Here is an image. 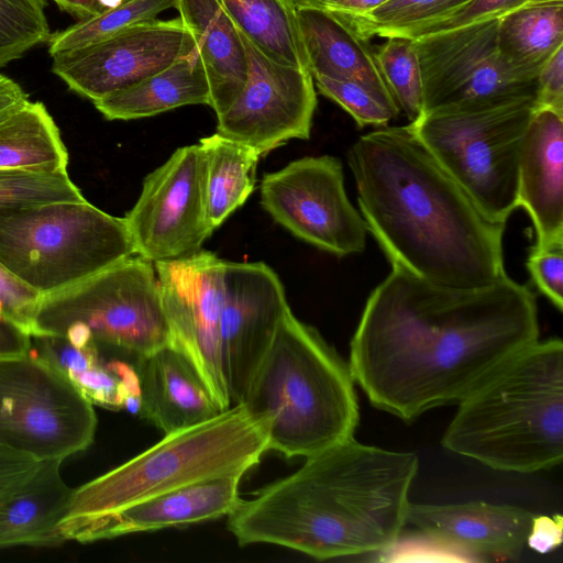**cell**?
<instances>
[{
  "label": "cell",
  "instance_id": "1",
  "mask_svg": "<svg viewBox=\"0 0 563 563\" xmlns=\"http://www.w3.org/2000/svg\"><path fill=\"white\" fill-rule=\"evenodd\" d=\"M369 294L349 366L372 405L404 420L459 402L538 341L533 292L507 274L474 289L391 266Z\"/></svg>",
  "mask_w": 563,
  "mask_h": 563
},
{
  "label": "cell",
  "instance_id": "2",
  "mask_svg": "<svg viewBox=\"0 0 563 563\" xmlns=\"http://www.w3.org/2000/svg\"><path fill=\"white\" fill-rule=\"evenodd\" d=\"M360 212L391 266L461 289L506 275L505 224L483 214L410 126H380L347 151Z\"/></svg>",
  "mask_w": 563,
  "mask_h": 563
},
{
  "label": "cell",
  "instance_id": "3",
  "mask_svg": "<svg viewBox=\"0 0 563 563\" xmlns=\"http://www.w3.org/2000/svg\"><path fill=\"white\" fill-rule=\"evenodd\" d=\"M418 467L412 452L351 438L240 499L228 528L241 545L274 544L317 560L384 553L407 523Z\"/></svg>",
  "mask_w": 563,
  "mask_h": 563
},
{
  "label": "cell",
  "instance_id": "4",
  "mask_svg": "<svg viewBox=\"0 0 563 563\" xmlns=\"http://www.w3.org/2000/svg\"><path fill=\"white\" fill-rule=\"evenodd\" d=\"M442 445L504 472L533 473L561 464L562 341H536L462 398Z\"/></svg>",
  "mask_w": 563,
  "mask_h": 563
},
{
  "label": "cell",
  "instance_id": "5",
  "mask_svg": "<svg viewBox=\"0 0 563 563\" xmlns=\"http://www.w3.org/2000/svg\"><path fill=\"white\" fill-rule=\"evenodd\" d=\"M349 363L291 310L242 399L269 420L268 448L308 457L353 438L360 419Z\"/></svg>",
  "mask_w": 563,
  "mask_h": 563
},
{
  "label": "cell",
  "instance_id": "6",
  "mask_svg": "<svg viewBox=\"0 0 563 563\" xmlns=\"http://www.w3.org/2000/svg\"><path fill=\"white\" fill-rule=\"evenodd\" d=\"M269 420L242 402L168 434L141 454L75 488L59 523L65 541L86 525L202 479L247 473L268 448Z\"/></svg>",
  "mask_w": 563,
  "mask_h": 563
},
{
  "label": "cell",
  "instance_id": "7",
  "mask_svg": "<svg viewBox=\"0 0 563 563\" xmlns=\"http://www.w3.org/2000/svg\"><path fill=\"white\" fill-rule=\"evenodd\" d=\"M134 254L124 219L87 200L0 209V263L41 296Z\"/></svg>",
  "mask_w": 563,
  "mask_h": 563
},
{
  "label": "cell",
  "instance_id": "8",
  "mask_svg": "<svg viewBox=\"0 0 563 563\" xmlns=\"http://www.w3.org/2000/svg\"><path fill=\"white\" fill-rule=\"evenodd\" d=\"M534 97L422 113L408 125L489 220L518 208L519 164Z\"/></svg>",
  "mask_w": 563,
  "mask_h": 563
},
{
  "label": "cell",
  "instance_id": "9",
  "mask_svg": "<svg viewBox=\"0 0 563 563\" xmlns=\"http://www.w3.org/2000/svg\"><path fill=\"white\" fill-rule=\"evenodd\" d=\"M36 335L92 341L135 357L173 344L152 262L132 255L42 296L32 327Z\"/></svg>",
  "mask_w": 563,
  "mask_h": 563
},
{
  "label": "cell",
  "instance_id": "10",
  "mask_svg": "<svg viewBox=\"0 0 563 563\" xmlns=\"http://www.w3.org/2000/svg\"><path fill=\"white\" fill-rule=\"evenodd\" d=\"M93 405L51 362L33 353L0 358V444L38 461L85 451L95 439Z\"/></svg>",
  "mask_w": 563,
  "mask_h": 563
},
{
  "label": "cell",
  "instance_id": "11",
  "mask_svg": "<svg viewBox=\"0 0 563 563\" xmlns=\"http://www.w3.org/2000/svg\"><path fill=\"white\" fill-rule=\"evenodd\" d=\"M261 205L291 234L320 250L346 256L365 249L367 225L346 195L336 157H302L264 175Z\"/></svg>",
  "mask_w": 563,
  "mask_h": 563
},
{
  "label": "cell",
  "instance_id": "12",
  "mask_svg": "<svg viewBox=\"0 0 563 563\" xmlns=\"http://www.w3.org/2000/svg\"><path fill=\"white\" fill-rule=\"evenodd\" d=\"M205 173V154L194 144L177 148L144 178L136 203L123 217L135 254L156 263L200 251L212 234Z\"/></svg>",
  "mask_w": 563,
  "mask_h": 563
},
{
  "label": "cell",
  "instance_id": "13",
  "mask_svg": "<svg viewBox=\"0 0 563 563\" xmlns=\"http://www.w3.org/2000/svg\"><path fill=\"white\" fill-rule=\"evenodd\" d=\"M240 34L247 78L239 97L217 117V133L254 148L261 156L289 140H308L317 107L310 70L269 59Z\"/></svg>",
  "mask_w": 563,
  "mask_h": 563
},
{
  "label": "cell",
  "instance_id": "14",
  "mask_svg": "<svg viewBox=\"0 0 563 563\" xmlns=\"http://www.w3.org/2000/svg\"><path fill=\"white\" fill-rule=\"evenodd\" d=\"M225 263L201 250L154 263L173 345L195 364L222 410L231 407L220 343Z\"/></svg>",
  "mask_w": 563,
  "mask_h": 563
},
{
  "label": "cell",
  "instance_id": "15",
  "mask_svg": "<svg viewBox=\"0 0 563 563\" xmlns=\"http://www.w3.org/2000/svg\"><path fill=\"white\" fill-rule=\"evenodd\" d=\"M194 47V37L180 18L153 19L53 55L52 71L93 102L165 69Z\"/></svg>",
  "mask_w": 563,
  "mask_h": 563
},
{
  "label": "cell",
  "instance_id": "16",
  "mask_svg": "<svg viewBox=\"0 0 563 563\" xmlns=\"http://www.w3.org/2000/svg\"><path fill=\"white\" fill-rule=\"evenodd\" d=\"M289 310L284 286L268 265L227 261L220 343L222 373L231 406L242 402Z\"/></svg>",
  "mask_w": 563,
  "mask_h": 563
},
{
  "label": "cell",
  "instance_id": "17",
  "mask_svg": "<svg viewBox=\"0 0 563 563\" xmlns=\"http://www.w3.org/2000/svg\"><path fill=\"white\" fill-rule=\"evenodd\" d=\"M534 515L485 501L411 504L407 523L454 555L475 561L511 560L525 545Z\"/></svg>",
  "mask_w": 563,
  "mask_h": 563
},
{
  "label": "cell",
  "instance_id": "18",
  "mask_svg": "<svg viewBox=\"0 0 563 563\" xmlns=\"http://www.w3.org/2000/svg\"><path fill=\"white\" fill-rule=\"evenodd\" d=\"M242 477H211L147 498L86 525L70 540L95 542L228 517L241 499Z\"/></svg>",
  "mask_w": 563,
  "mask_h": 563
},
{
  "label": "cell",
  "instance_id": "19",
  "mask_svg": "<svg viewBox=\"0 0 563 563\" xmlns=\"http://www.w3.org/2000/svg\"><path fill=\"white\" fill-rule=\"evenodd\" d=\"M139 415L168 434L222 411L190 358L173 344L136 357Z\"/></svg>",
  "mask_w": 563,
  "mask_h": 563
},
{
  "label": "cell",
  "instance_id": "20",
  "mask_svg": "<svg viewBox=\"0 0 563 563\" xmlns=\"http://www.w3.org/2000/svg\"><path fill=\"white\" fill-rule=\"evenodd\" d=\"M517 203L532 221V249L563 245L562 113L534 110L520 157Z\"/></svg>",
  "mask_w": 563,
  "mask_h": 563
},
{
  "label": "cell",
  "instance_id": "21",
  "mask_svg": "<svg viewBox=\"0 0 563 563\" xmlns=\"http://www.w3.org/2000/svg\"><path fill=\"white\" fill-rule=\"evenodd\" d=\"M497 24L494 19L412 38L422 79V113L461 102L498 56Z\"/></svg>",
  "mask_w": 563,
  "mask_h": 563
},
{
  "label": "cell",
  "instance_id": "22",
  "mask_svg": "<svg viewBox=\"0 0 563 563\" xmlns=\"http://www.w3.org/2000/svg\"><path fill=\"white\" fill-rule=\"evenodd\" d=\"M296 11L312 76L357 84L382 103L400 112L366 41L325 9L297 5Z\"/></svg>",
  "mask_w": 563,
  "mask_h": 563
},
{
  "label": "cell",
  "instance_id": "23",
  "mask_svg": "<svg viewBox=\"0 0 563 563\" xmlns=\"http://www.w3.org/2000/svg\"><path fill=\"white\" fill-rule=\"evenodd\" d=\"M179 18L194 37L210 88V107L221 115L247 78L241 34L218 0H177Z\"/></svg>",
  "mask_w": 563,
  "mask_h": 563
},
{
  "label": "cell",
  "instance_id": "24",
  "mask_svg": "<svg viewBox=\"0 0 563 563\" xmlns=\"http://www.w3.org/2000/svg\"><path fill=\"white\" fill-rule=\"evenodd\" d=\"M63 461H44L24 482L0 497V548L59 545L74 489L60 475Z\"/></svg>",
  "mask_w": 563,
  "mask_h": 563
},
{
  "label": "cell",
  "instance_id": "25",
  "mask_svg": "<svg viewBox=\"0 0 563 563\" xmlns=\"http://www.w3.org/2000/svg\"><path fill=\"white\" fill-rule=\"evenodd\" d=\"M108 120L148 118L189 104H210V88L198 48L165 69L93 101Z\"/></svg>",
  "mask_w": 563,
  "mask_h": 563
},
{
  "label": "cell",
  "instance_id": "26",
  "mask_svg": "<svg viewBox=\"0 0 563 563\" xmlns=\"http://www.w3.org/2000/svg\"><path fill=\"white\" fill-rule=\"evenodd\" d=\"M562 45L563 2L525 4L498 19V55L522 76L537 79Z\"/></svg>",
  "mask_w": 563,
  "mask_h": 563
},
{
  "label": "cell",
  "instance_id": "27",
  "mask_svg": "<svg viewBox=\"0 0 563 563\" xmlns=\"http://www.w3.org/2000/svg\"><path fill=\"white\" fill-rule=\"evenodd\" d=\"M205 154V202L209 228L218 229L250 197L261 155L219 133L199 142Z\"/></svg>",
  "mask_w": 563,
  "mask_h": 563
},
{
  "label": "cell",
  "instance_id": "28",
  "mask_svg": "<svg viewBox=\"0 0 563 563\" xmlns=\"http://www.w3.org/2000/svg\"><path fill=\"white\" fill-rule=\"evenodd\" d=\"M236 29L269 59L308 69L296 5L291 0H218Z\"/></svg>",
  "mask_w": 563,
  "mask_h": 563
},
{
  "label": "cell",
  "instance_id": "29",
  "mask_svg": "<svg viewBox=\"0 0 563 563\" xmlns=\"http://www.w3.org/2000/svg\"><path fill=\"white\" fill-rule=\"evenodd\" d=\"M68 152L42 102L27 101L0 121V168L67 172Z\"/></svg>",
  "mask_w": 563,
  "mask_h": 563
},
{
  "label": "cell",
  "instance_id": "30",
  "mask_svg": "<svg viewBox=\"0 0 563 563\" xmlns=\"http://www.w3.org/2000/svg\"><path fill=\"white\" fill-rule=\"evenodd\" d=\"M32 341L35 352L54 364L92 405L120 410L131 404L132 388L103 363L92 341L74 343L57 335H36Z\"/></svg>",
  "mask_w": 563,
  "mask_h": 563
},
{
  "label": "cell",
  "instance_id": "31",
  "mask_svg": "<svg viewBox=\"0 0 563 563\" xmlns=\"http://www.w3.org/2000/svg\"><path fill=\"white\" fill-rule=\"evenodd\" d=\"M468 0H388L361 14L339 15L364 41L399 36L455 10Z\"/></svg>",
  "mask_w": 563,
  "mask_h": 563
},
{
  "label": "cell",
  "instance_id": "32",
  "mask_svg": "<svg viewBox=\"0 0 563 563\" xmlns=\"http://www.w3.org/2000/svg\"><path fill=\"white\" fill-rule=\"evenodd\" d=\"M177 0H129L98 16L77 21L51 35V56L102 41L131 25L156 19L163 11L175 8Z\"/></svg>",
  "mask_w": 563,
  "mask_h": 563
},
{
  "label": "cell",
  "instance_id": "33",
  "mask_svg": "<svg viewBox=\"0 0 563 563\" xmlns=\"http://www.w3.org/2000/svg\"><path fill=\"white\" fill-rule=\"evenodd\" d=\"M386 38L374 56L399 110L410 123L422 113V79L415 40L406 36Z\"/></svg>",
  "mask_w": 563,
  "mask_h": 563
},
{
  "label": "cell",
  "instance_id": "34",
  "mask_svg": "<svg viewBox=\"0 0 563 563\" xmlns=\"http://www.w3.org/2000/svg\"><path fill=\"white\" fill-rule=\"evenodd\" d=\"M67 172L0 168V209L84 201Z\"/></svg>",
  "mask_w": 563,
  "mask_h": 563
},
{
  "label": "cell",
  "instance_id": "35",
  "mask_svg": "<svg viewBox=\"0 0 563 563\" xmlns=\"http://www.w3.org/2000/svg\"><path fill=\"white\" fill-rule=\"evenodd\" d=\"M46 0H0V68L47 43Z\"/></svg>",
  "mask_w": 563,
  "mask_h": 563
},
{
  "label": "cell",
  "instance_id": "36",
  "mask_svg": "<svg viewBox=\"0 0 563 563\" xmlns=\"http://www.w3.org/2000/svg\"><path fill=\"white\" fill-rule=\"evenodd\" d=\"M312 77L319 92L344 109L361 128L365 125H387L399 114L357 84L321 75H313Z\"/></svg>",
  "mask_w": 563,
  "mask_h": 563
},
{
  "label": "cell",
  "instance_id": "37",
  "mask_svg": "<svg viewBox=\"0 0 563 563\" xmlns=\"http://www.w3.org/2000/svg\"><path fill=\"white\" fill-rule=\"evenodd\" d=\"M527 1L528 0H468L461 7L437 20L417 26L399 36L418 38L482 21L499 19L506 13L527 4Z\"/></svg>",
  "mask_w": 563,
  "mask_h": 563
},
{
  "label": "cell",
  "instance_id": "38",
  "mask_svg": "<svg viewBox=\"0 0 563 563\" xmlns=\"http://www.w3.org/2000/svg\"><path fill=\"white\" fill-rule=\"evenodd\" d=\"M527 268L538 289L562 311L563 308V245L531 249Z\"/></svg>",
  "mask_w": 563,
  "mask_h": 563
},
{
  "label": "cell",
  "instance_id": "39",
  "mask_svg": "<svg viewBox=\"0 0 563 563\" xmlns=\"http://www.w3.org/2000/svg\"><path fill=\"white\" fill-rule=\"evenodd\" d=\"M41 298L37 291L15 278L0 263V310L31 335Z\"/></svg>",
  "mask_w": 563,
  "mask_h": 563
},
{
  "label": "cell",
  "instance_id": "40",
  "mask_svg": "<svg viewBox=\"0 0 563 563\" xmlns=\"http://www.w3.org/2000/svg\"><path fill=\"white\" fill-rule=\"evenodd\" d=\"M550 109L563 114V45L543 65L537 76L534 110Z\"/></svg>",
  "mask_w": 563,
  "mask_h": 563
},
{
  "label": "cell",
  "instance_id": "41",
  "mask_svg": "<svg viewBox=\"0 0 563 563\" xmlns=\"http://www.w3.org/2000/svg\"><path fill=\"white\" fill-rule=\"evenodd\" d=\"M43 462L0 444V497L30 477Z\"/></svg>",
  "mask_w": 563,
  "mask_h": 563
},
{
  "label": "cell",
  "instance_id": "42",
  "mask_svg": "<svg viewBox=\"0 0 563 563\" xmlns=\"http://www.w3.org/2000/svg\"><path fill=\"white\" fill-rule=\"evenodd\" d=\"M562 532L563 519L560 515L534 516L527 545L540 554L549 553L562 544Z\"/></svg>",
  "mask_w": 563,
  "mask_h": 563
},
{
  "label": "cell",
  "instance_id": "43",
  "mask_svg": "<svg viewBox=\"0 0 563 563\" xmlns=\"http://www.w3.org/2000/svg\"><path fill=\"white\" fill-rule=\"evenodd\" d=\"M32 335L0 310V358L27 354Z\"/></svg>",
  "mask_w": 563,
  "mask_h": 563
},
{
  "label": "cell",
  "instance_id": "44",
  "mask_svg": "<svg viewBox=\"0 0 563 563\" xmlns=\"http://www.w3.org/2000/svg\"><path fill=\"white\" fill-rule=\"evenodd\" d=\"M77 21L98 16L129 0H53Z\"/></svg>",
  "mask_w": 563,
  "mask_h": 563
},
{
  "label": "cell",
  "instance_id": "45",
  "mask_svg": "<svg viewBox=\"0 0 563 563\" xmlns=\"http://www.w3.org/2000/svg\"><path fill=\"white\" fill-rule=\"evenodd\" d=\"M29 101L27 93L13 79L0 74V121Z\"/></svg>",
  "mask_w": 563,
  "mask_h": 563
},
{
  "label": "cell",
  "instance_id": "46",
  "mask_svg": "<svg viewBox=\"0 0 563 563\" xmlns=\"http://www.w3.org/2000/svg\"><path fill=\"white\" fill-rule=\"evenodd\" d=\"M388 0H321L317 5L334 14H361L367 12Z\"/></svg>",
  "mask_w": 563,
  "mask_h": 563
},
{
  "label": "cell",
  "instance_id": "47",
  "mask_svg": "<svg viewBox=\"0 0 563 563\" xmlns=\"http://www.w3.org/2000/svg\"><path fill=\"white\" fill-rule=\"evenodd\" d=\"M297 5H314L317 7L321 0H291Z\"/></svg>",
  "mask_w": 563,
  "mask_h": 563
},
{
  "label": "cell",
  "instance_id": "48",
  "mask_svg": "<svg viewBox=\"0 0 563 563\" xmlns=\"http://www.w3.org/2000/svg\"><path fill=\"white\" fill-rule=\"evenodd\" d=\"M550 2H563V0H528L527 4H540Z\"/></svg>",
  "mask_w": 563,
  "mask_h": 563
}]
</instances>
